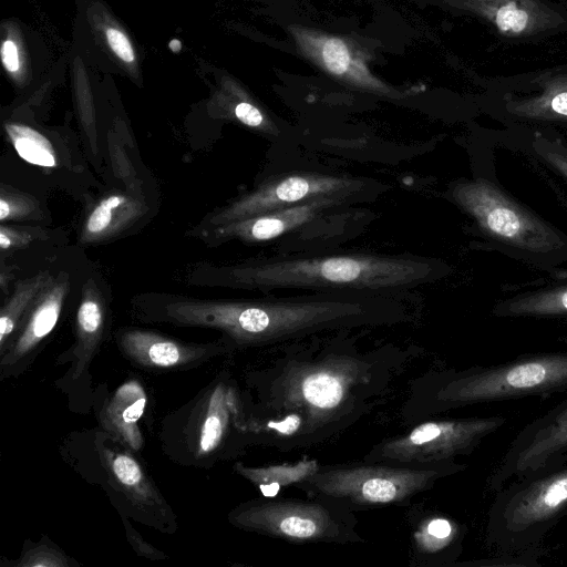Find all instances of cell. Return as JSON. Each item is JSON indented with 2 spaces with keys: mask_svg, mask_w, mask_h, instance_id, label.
Returning a JSON list of instances; mask_svg holds the SVG:
<instances>
[{
  "mask_svg": "<svg viewBox=\"0 0 567 567\" xmlns=\"http://www.w3.org/2000/svg\"><path fill=\"white\" fill-rule=\"evenodd\" d=\"M352 331L271 348L269 359L244 371L250 447L322 444L385 400L413 353L392 344L364 349Z\"/></svg>",
  "mask_w": 567,
  "mask_h": 567,
  "instance_id": "1",
  "label": "cell"
},
{
  "mask_svg": "<svg viewBox=\"0 0 567 567\" xmlns=\"http://www.w3.org/2000/svg\"><path fill=\"white\" fill-rule=\"evenodd\" d=\"M412 319L403 298L362 292L250 300L176 299L148 309V320L218 330L235 352L271 349L322 333L391 327Z\"/></svg>",
  "mask_w": 567,
  "mask_h": 567,
  "instance_id": "2",
  "label": "cell"
},
{
  "mask_svg": "<svg viewBox=\"0 0 567 567\" xmlns=\"http://www.w3.org/2000/svg\"><path fill=\"white\" fill-rule=\"evenodd\" d=\"M437 260L411 254L279 255L214 269L216 285L268 293L278 289L362 292L403 298L437 279Z\"/></svg>",
  "mask_w": 567,
  "mask_h": 567,
  "instance_id": "3",
  "label": "cell"
},
{
  "mask_svg": "<svg viewBox=\"0 0 567 567\" xmlns=\"http://www.w3.org/2000/svg\"><path fill=\"white\" fill-rule=\"evenodd\" d=\"M566 390L567 351L462 370H431L411 380L400 416L411 426L456 409Z\"/></svg>",
  "mask_w": 567,
  "mask_h": 567,
  "instance_id": "4",
  "label": "cell"
},
{
  "mask_svg": "<svg viewBox=\"0 0 567 567\" xmlns=\"http://www.w3.org/2000/svg\"><path fill=\"white\" fill-rule=\"evenodd\" d=\"M230 363L225 360L194 398L163 419L158 440L174 463L209 470L250 447L243 391Z\"/></svg>",
  "mask_w": 567,
  "mask_h": 567,
  "instance_id": "5",
  "label": "cell"
},
{
  "mask_svg": "<svg viewBox=\"0 0 567 567\" xmlns=\"http://www.w3.org/2000/svg\"><path fill=\"white\" fill-rule=\"evenodd\" d=\"M466 467L456 461L409 465L362 458L320 464L295 488L310 496L334 499L355 513L411 505L415 497L432 489L439 481Z\"/></svg>",
  "mask_w": 567,
  "mask_h": 567,
  "instance_id": "6",
  "label": "cell"
},
{
  "mask_svg": "<svg viewBox=\"0 0 567 567\" xmlns=\"http://www.w3.org/2000/svg\"><path fill=\"white\" fill-rule=\"evenodd\" d=\"M567 515V462L511 481L495 493L486 543L499 554L540 549L547 533Z\"/></svg>",
  "mask_w": 567,
  "mask_h": 567,
  "instance_id": "7",
  "label": "cell"
},
{
  "mask_svg": "<svg viewBox=\"0 0 567 567\" xmlns=\"http://www.w3.org/2000/svg\"><path fill=\"white\" fill-rule=\"evenodd\" d=\"M231 526L292 544L364 543L354 512L320 496L307 498L260 496L228 513Z\"/></svg>",
  "mask_w": 567,
  "mask_h": 567,
  "instance_id": "8",
  "label": "cell"
},
{
  "mask_svg": "<svg viewBox=\"0 0 567 567\" xmlns=\"http://www.w3.org/2000/svg\"><path fill=\"white\" fill-rule=\"evenodd\" d=\"M505 423L503 415L431 417L411 425L406 432L379 441L363 458L409 465L456 461L458 456L472 454Z\"/></svg>",
  "mask_w": 567,
  "mask_h": 567,
  "instance_id": "9",
  "label": "cell"
},
{
  "mask_svg": "<svg viewBox=\"0 0 567 567\" xmlns=\"http://www.w3.org/2000/svg\"><path fill=\"white\" fill-rule=\"evenodd\" d=\"M384 185L378 181L319 172H292L274 176L206 218L213 228L235 220L330 196L375 198Z\"/></svg>",
  "mask_w": 567,
  "mask_h": 567,
  "instance_id": "10",
  "label": "cell"
},
{
  "mask_svg": "<svg viewBox=\"0 0 567 567\" xmlns=\"http://www.w3.org/2000/svg\"><path fill=\"white\" fill-rule=\"evenodd\" d=\"M94 444L118 513L161 533H176L177 515L136 453L104 431L96 433Z\"/></svg>",
  "mask_w": 567,
  "mask_h": 567,
  "instance_id": "11",
  "label": "cell"
},
{
  "mask_svg": "<svg viewBox=\"0 0 567 567\" xmlns=\"http://www.w3.org/2000/svg\"><path fill=\"white\" fill-rule=\"evenodd\" d=\"M567 462V399L524 426L487 480L496 493L511 481Z\"/></svg>",
  "mask_w": 567,
  "mask_h": 567,
  "instance_id": "12",
  "label": "cell"
},
{
  "mask_svg": "<svg viewBox=\"0 0 567 567\" xmlns=\"http://www.w3.org/2000/svg\"><path fill=\"white\" fill-rule=\"evenodd\" d=\"M364 202L357 197L330 196L312 199L290 207L235 220L208 228L210 241L240 240L246 244H261L279 238L306 235L328 219L349 215L354 204Z\"/></svg>",
  "mask_w": 567,
  "mask_h": 567,
  "instance_id": "13",
  "label": "cell"
},
{
  "mask_svg": "<svg viewBox=\"0 0 567 567\" xmlns=\"http://www.w3.org/2000/svg\"><path fill=\"white\" fill-rule=\"evenodd\" d=\"M453 197L489 234L533 250L550 248L551 233L484 182L458 183Z\"/></svg>",
  "mask_w": 567,
  "mask_h": 567,
  "instance_id": "14",
  "label": "cell"
},
{
  "mask_svg": "<svg viewBox=\"0 0 567 567\" xmlns=\"http://www.w3.org/2000/svg\"><path fill=\"white\" fill-rule=\"evenodd\" d=\"M115 341L123 357L133 365L157 373L188 371L235 353L224 337L213 342L193 343L137 328L120 329Z\"/></svg>",
  "mask_w": 567,
  "mask_h": 567,
  "instance_id": "15",
  "label": "cell"
},
{
  "mask_svg": "<svg viewBox=\"0 0 567 567\" xmlns=\"http://www.w3.org/2000/svg\"><path fill=\"white\" fill-rule=\"evenodd\" d=\"M69 291V276L59 274L41 292L0 355V380L22 374L55 328Z\"/></svg>",
  "mask_w": 567,
  "mask_h": 567,
  "instance_id": "16",
  "label": "cell"
},
{
  "mask_svg": "<svg viewBox=\"0 0 567 567\" xmlns=\"http://www.w3.org/2000/svg\"><path fill=\"white\" fill-rule=\"evenodd\" d=\"M147 402L144 383L131 378L115 389L97 414L103 431L136 454L144 447L141 421Z\"/></svg>",
  "mask_w": 567,
  "mask_h": 567,
  "instance_id": "17",
  "label": "cell"
},
{
  "mask_svg": "<svg viewBox=\"0 0 567 567\" xmlns=\"http://www.w3.org/2000/svg\"><path fill=\"white\" fill-rule=\"evenodd\" d=\"M465 525L441 513H425L411 533L414 565H454L462 553Z\"/></svg>",
  "mask_w": 567,
  "mask_h": 567,
  "instance_id": "18",
  "label": "cell"
},
{
  "mask_svg": "<svg viewBox=\"0 0 567 567\" xmlns=\"http://www.w3.org/2000/svg\"><path fill=\"white\" fill-rule=\"evenodd\" d=\"M107 330L105 299L93 279L83 285L81 301L75 317V342L71 350L73 381L87 372L99 353Z\"/></svg>",
  "mask_w": 567,
  "mask_h": 567,
  "instance_id": "19",
  "label": "cell"
},
{
  "mask_svg": "<svg viewBox=\"0 0 567 567\" xmlns=\"http://www.w3.org/2000/svg\"><path fill=\"white\" fill-rule=\"evenodd\" d=\"M142 214V205L124 194H113L91 210L81 231L82 244L100 243L124 229Z\"/></svg>",
  "mask_w": 567,
  "mask_h": 567,
  "instance_id": "20",
  "label": "cell"
},
{
  "mask_svg": "<svg viewBox=\"0 0 567 567\" xmlns=\"http://www.w3.org/2000/svg\"><path fill=\"white\" fill-rule=\"evenodd\" d=\"M53 279L49 271H41L28 279L18 281L14 291L0 312V355L14 337L23 319Z\"/></svg>",
  "mask_w": 567,
  "mask_h": 567,
  "instance_id": "21",
  "label": "cell"
},
{
  "mask_svg": "<svg viewBox=\"0 0 567 567\" xmlns=\"http://www.w3.org/2000/svg\"><path fill=\"white\" fill-rule=\"evenodd\" d=\"M320 464L316 460H302L293 464L262 467L247 466L241 462L234 464V471L254 484L265 496H276L284 487H296L311 475Z\"/></svg>",
  "mask_w": 567,
  "mask_h": 567,
  "instance_id": "22",
  "label": "cell"
},
{
  "mask_svg": "<svg viewBox=\"0 0 567 567\" xmlns=\"http://www.w3.org/2000/svg\"><path fill=\"white\" fill-rule=\"evenodd\" d=\"M4 130L16 152L25 162L42 167L56 165L53 146L40 132L18 123H7Z\"/></svg>",
  "mask_w": 567,
  "mask_h": 567,
  "instance_id": "23",
  "label": "cell"
},
{
  "mask_svg": "<svg viewBox=\"0 0 567 567\" xmlns=\"http://www.w3.org/2000/svg\"><path fill=\"white\" fill-rule=\"evenodd\" d=\"M17 567H73L79 566L51 539L43 536L38 543L24 549L14 563Z\"/></svg>",
  "mask_w": 567,
  "mask_h": 567,
  "instance_id": "24",
  "label": "cell"
},
{
  "mask_svg": "<svg viewBox=\"0 0 567 567\" xmlns=\"http://www.w3.org/2000/svg\"><path fill=\"white\" fill-rule=\"evenodd\" d=\"M0 220L35 218L39 213L38 202L28 194L1 185Z\"/></svg>",
  "mask_w": 567,
  "mask_h": 567,
  "instance_id": "25",
  "label": "cell"
},
{
  "mask_svg": "<svg viewBox=\"0 0 567 567\" xmlns=\"http://www.w3.org/2000/svg\"><path fill=\"white\" fill-rule=\"evenodd\" d=\"M515 315H553L567 312V290L514 303L507 308Z\"/></svg>",
  "mask_w": 567,
  "mask_h": 567,
  "instance_id": "26",
  "label": "cell"
},
{
  "mask_svg": "<svg viewBox=\"0 0 567 567\" xmlns=\"http://www.w3.org/2000/svg\"><path fill=\"white\" fill-rule=\"evenodd\" d=\"M120 516L124 526L126 539L137 556L150 560H165L169 558L164 551L146 542L131 524L127 516L124 514H120Z\"/></svg>",
  "mask_w": 567,
  "mask_h": 567,
  "instance_id": "27",
  "label": "cell"
},
{
  "mask_svg": "<svg viewBox=\"0 0 567 567\" xmlns=\"http://www.w3.org/2000/svg\"><path fill=\"white\" fill-rule=\"evenodd\" d=\"M528 21L526 11L516 7L515 2L501 7L496 13V24L502 31L522 32Z\"/></svg>",
  "mask_w": 567,
  "mask_h": 567,
  "instance_id": "28",
  "label": "cell"
},
{
  "mask_svg": "<svg viewBox=\"0 0 567 567\" xmlns=\"http://www.w3.org/2000/svg\"><path fill=\"white\" fill-rule=\"evenodd\" d=\"M40 233H38L35 229L23 230L1 225L0 248L4 251L25 247L34 239H37Z\"/></svg>",
  "mask_w": 567,
  "mask_h": 567,
  "instance_id": "29",
  "label": "cell"
},
{
  "mask_svg": "<svg viewBox=\"0 0 567 567\" xmlns=\"http://www.w3.org/2000/svg\"><path fill=\"white\" fill-rule=\"evenodd\" d=\"M323 60L328 69L336 73H343L349 63L346 45L339 40H329L323 48Z\"/></svg>",
  "mask_w": 567,
  "mask_h": 567,
  "instance_id": "30",
  "label": "cell"
},
{
  "mask_svg": "<svg viewBox=\"0 0 567 567\" xmlns=\"http://www.w3.org/2000/svg\"><path fill=\"white\" fill-rule=\"evenodd\" d=\"M111 50L126 63L135 61L134 50L127 37L116 28H109L105 32Z\"/></svg>",
  "mask_w": 567,
  "mask_h": 567,
  "instance_id": "31",
  "label": "cell"
},
{
  "mask_svg": "<svg viewBox=\"0 0 567 567\" xmlns=\"http://www.w3.org/2000/svg\"><path fill=\"white\" fill-rule=\"evenodd\" d=\"M234 113L235 117L246 126L252 128H264L266 126L264 114L248 102L238 103Z\"/></svg>",
  "mask_w": 567,
  "mask_h": 567,
  "instance_id": "32",
  "label": "cell"
},
{
  "mask_svg": "<svg viewBox=\"0 0 567 567\" xmlns=\"http://www.w3.org/2000/svg\"><path fill=\"white\" fill-rule=\"evenodd\" d=\"M1 60L8 72L16 74L20 71V55L14 41L7 39L2 42Z\"/></svg>",
  "mask_w": 567,
  "mask_h": 567,
  "instance_id": "33",
  "label": "cell"
},
{
  "mask_svg": "<svg viewBox=\"0 0 567 567\" xmlns=\"http://www.w3.org/2000/svg\"><path fill=\"white\" fill-rule=\"evenodd\" d=\"M551 109L559 114L567 115V92L560 93L553 99Z\"/></svg>",
  "mask_w": 567,
  "mask_h": 567,
  "instance_id": "34",
  "label": "cell"
},
{
  "mask_svg": "<svg viewBox=\"0 0 567 567\" xmlns=\"http://www.w3.org/2000/svg\"><path fill=\"white\" fill-rule=\"evenodd\" d=\"M551 161L567 175V158L560 155H553Z\"/></svg>",
  "mask_w": 567,
  "mask_h": 567,
  "instance_id": "35",
  "label": "cell"
}]
</instances>
